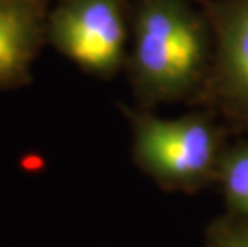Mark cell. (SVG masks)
<instances>
[{"label":"cell","instance_id":"obj_1","mask_svg":"<svg viewBox=\"0 0 248 247\" xmlns=\"http://www.w3.org/2000/svg\"><path fill=\"white\" fill-rule=\"evenodd\" d=\"M213 60V34L195 0H131L126 77L133 106H194Z\"/></svg>","mask_w":248,"mask_h":247},{"label":"cell","instance_id":"obj_2","mask_svg":"<svg viewBox=\"0 0 248 247\" xmlns=\"http://www.w3.org/2000/svg\"><path fill=\"white\" fill-rule=\"evenodd\" d=\"M130 127L131 161L168 193H199L216 185L229 145L228 127L203 108L165 119L151 109L120 106Z\"/></svg>","mask_w":248,"mask_h":247},{"label":"cell","instance_id":"obj_3","mask_svg":"<svg viewBox=\"0 0 248 247\" xmlns=\"http://www.w3.org/2000/svg\"><path fill=\"white\" fill-rule=\"evenodd\" d=\"M131 0H60L48 16V42L83 72L112 79L128 58Z\"/></svg>","mask_w":248,"mask_h":247},{"label":"cell","instance_id":"obj_4","mask_svg":"<svg viewBox=\"0 0 248 247\" xmlns=\"http://www.w3.org/2000/svg\"><path fill=\"white\" fill-rule=\"evenodd\" d=\"M213 34V60L194 108L212 111L232 135H248V0H195Z\"/></svg>","mask_w":248,"mask_h":247},{"label":"cell","instance_id":"obj_5","mask_svg":"<svg viewBox=\"0 0 248 247\" xmlns=\"http://www.w3.org/2000/svg\"><path fill=\"white\" fill-rule=\"evenodd\" d=\"M48 0H0V88L31 82V67L48 40Z\"/></svg>","mask_w":248,"mask_h":247},{"label":"cell","instance_id":"obj_6","mask_svg":"<svg viewBox=\"0 0 248 247\" xmlns=\"http://www.w3.org/2000/svg\"><path fill=\"white\" fill-rule=\"evenodd\" d=\"M216 185L223 194L226 214L248 218V140L229 141L219 162Z\"/></svg>","mask_w":248,"mask_h":247},{"label":"cell","instance_id":"obj_7","mask_svg":"<svg viewBox=\"0 0 248 247\" xmlns=\"http://www.w3.org/2000/svg\"><path fill=\"white\" fill-rule=\"evenodd\" d=\"M205 247H248V218L224 214L205 233Z\"/></svg>","mask_w":248,"mask_h":247}]
</instances>
